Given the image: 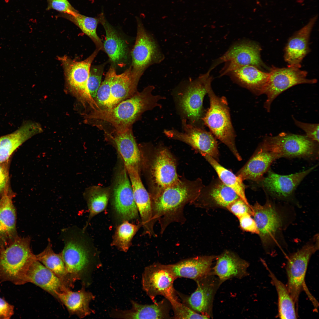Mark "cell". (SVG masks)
<instances>
[{
	"label": "cell",
	"mask_w": 319,
	"mask_h": 319,
	"mask_svg": "<svg viewBox=\"0 0 319 319\" xmlns=\"http://www.w3.org/2000/svg\"><path fill=\"white\" fill-rule=\"evenodd\" d=\"M204 186L199 178L189 182L180 180L151 197L153 219L159 223L161 234L172 223H185V206L193 203Z\"/></svg>",
	"instance_id": "6da1fadb"
},
{
	"label": "cell",
	"mask_w": 319,
	"mask_h": 319,
	"mask_svg": "<svg viewBox=\"0 0 319 319\" xmlns=\"http://www.w3.org/2000/svg\"><path fill=\"white\" fill-rule=\"evenodd\" d=\"M154 88L152 85L148 86L141 92H138L111 108L92 110L86 118L108 123L116 132L132 128L133 124L144 112L162 107L159 102L165 97L153 95Z\"/></svg>",
	"instance_id": "7a4b0ae2"
},
{
	"label": "cell",
	"mask_w": 319,
	"mask_h": 319,
	"mask_svg": "<svg viewBox=\"0 0 319 319\" xmlns=\"http://www.w3.org/2000/svg\"><path fill=\"white\" fill-rule=\"evenodd\" d=\"M29 237L18 236L8 246L0 248V281L17 285L26 283V275L35 258L30 247Z\"/></svg>",
	"instance_id": "3957f363"
},
{
	"label": "cell",
	"mask_w": 319,
	"mask_h": 319,
	"mask_svg": "<svg viewBox=\"0 0 319 319\" xmlns=\"http://www.w3.org/2000/svg\"><path fill=\"white\" fill-rule=\"evenodd\" d=\"M207 94L210 107L201 119L212 134L228 148L238 160H241L235 144L236 135L226 98L216 95L211 85L208 88Z\"/></svg>",
	"instance_id": "277c9868"
},
{
	"label": "cell",
	"mask_w": 319,
	"mask_h": 319,
	"mask_svg": "<svg viewBox=\"0 0 319 319\" xmlns=\"http://www.w3.org/2000/svg\"><path fill=\"white\" fill-rule=\"evenodd\" d=\"M99 51L96 48L89 57L81 61L66 55L58 58L63 67L69 90L84 107L87 104L93 110L99 108L89 94L87 84L91 64Z\"/></svg>",
	"instance_id": "5b68a950"
},
{
	"label": "cell",
	"mask_w": 319,
	"mask_h": 319,
	"mask_svg": "<svg viewBox=\"0 0 319 319\" xmlns=\"http://www.w3.org/2000/svg\"><path fill=\"white\" fill-rule=\"evenodd\" d=\"M317 143L306 135L282 132L275 136H266L261 144L266 149L275 154L278 158L312 159L318 156Z\"/></svg>",
	"instance_id": "8992f818"
},
{
	"label": "cell",
	"mask_w": 319,
	"mask_h": 319,
	"mask_svg": "<svg viewBox=\"0 0 319 319\" xmlns=\"http://www.w3.org/2000/svg\"><path fill=\"white\" fill-rule=\"evenodd\" d=\"M319 237L316 235L300 250L291 254L286 266L287 278V287L297 310L299 297L305 289L309 292L305 278L310 259L319 248Z\"/></svg>",
	"instance_id": "52a82bcc"
},
{
	"label": "cell",
	"mask_w": 319,
	"mask_h": 319,
	"mask_svg": "<svg viewBox=\"0 0 319 319\" xmlns=\"http://www.w3.org/2000/svg\"><path fill=\"white\" fill-rule=\"evenodd\" d=\"M137 32L131 51L132 76L137 82L149 66L162 61L165 56L153 36L146 30L141 20L137 18Z\"/></svg>",
	"instance_id": "ba28073f"
},
{
	"label": "cell",
	"mask_w": 319,
	"mask_h": 319,
	"mask_svg": "<svg viewBox=\"0 0 319 319\" xmlns=\"http://www.w3.org/2000/svg\"><path fill=\"white\" fill-rule=\"evenodd\" d=\"M64 236V248L60 254L73 283L81 280L94 267L88 250L76 232L69 230Z\"/></svg>",
	"instance_id": "9c48e42d"
},
{
	"label": "cell",
	"mask_w": 319,
	"mask_h": 319,
	"mask_svg": "<svg viewBox=\"0 0 319 319\" xmlns=\"http://www.w3.org/2000/svg\"><path fill=\"white\" fill-rule=\"evenodd\" d=\"M176 279L167 265L154 263L144 268L142 275V288L154 303L158 295L164 296L169 302L178 300L173 286Z\"/></svg>",
	"instance_id": "30bf717a"
},
{
	"label": "cell",
	"mask_w": 319,
	"mask_h": 319,
	"mask_svg": "<svg viewBox=\"0 0 319 319\" xmlns=\"http://www.w3.org/2000/svg\"><path fill=\"white\" fill-rule=\"evenodd\" d=\"M300 68L290 65L285 68H271L263 92L267 96L264 106L267 112L270 111L271 105L275 98L289 88L298 84L317 82L316 79H307V71Z\"/></svg>",
	"instance_id": "8fae6325"
},
{
	"label": "cell",
	"mask_w": 319,
	"mask_h": 319,
	"mask_svg": "<svg viewBox=\"0 0 319 319\" xmlns=\"http://www.w3.org/2000/svg\"><path fill=\"white\" fill-rule=\"evenodd\" d=\"M251 206L258 235L263 245L269 251L276 243L282 229L283 217L274 204L268 200L263 205L256 202Z\"/></svg>",
	"instance_id": "7c38bea8"
},
{
	"label": "cell",
	"mask_w": 319,
	"mask_h": 319,
	"mask_svg": "<svg viewBox=\"0 0 319 319\" xmlns=\"http://www.w3.org/2000/svg\"><path fill=\"white\" fill-rule=\"evenodd\" d=\"M261 51L260 46L253 42L244 41L237 43L217 59L209 70L211 71L218 65L225 62L220 72V76H222L245 66L259 67L263 64L261 58Z\"/></svg>",
	"instance_id": "4fadbf2b"
},
{
	"label": "cell",
	"mask_w": 319,
	"mask_h": 319,
	"mask_svg": "<svg viewBox=\"0 0 319 319\" xmlns=\"http://www.w3.org/2000/svg\"><path fill=\"white\" fill-rule=\"evenodd\" d=\"M183 131L172 129L165 130L163 133L168 137L183 142L201 154H205L218 162L219 153L217 141L212 134L188 123L186 119L182 121Z\"/></svg>",
	"instance_id": "5bb4252c"
},
{
	"label": "cell",
	"mask_w": 319,
	"mask_h": 319,
	"mask_svg": "<svg viewBox=\"0 0 319 319\" xmlns=\"http://www.w3.org/2000/svg\"><path fill=\"white\" fill-rule=\"evenodd\" d=\"M211 71L209 70L191 81L179 98V104L182 111L192 122L203 117L204 98L213 80Z\"/></svg>",
	"instance_id": "9a60e30c"
},
{
	"label": "cell",
	"mask_w": 319,
	"mask_h": 319,
	"mask_svg": "<svg viewBox=\"0 0 319 319\" xmlns=\"http://www.w3.org/2000/svg\"><path fill=\"white\" fill-rule=\"evenodd\" d=\"M197 287L191 295L177 292L183 303L195 311L212 318L213 305L216 292L221 284L213 273L195 281Z\"/></svg>",
	"instance_id": "2e32d148"
},
{
	"label": "cell",
	"mask_w": 319,
	"mask_h": 319,
	"mask_svg": "<svg viewBox=\"0 0 319 319\" xmlns=\"http://www.w3.org/2000/svg\"><path fill=\"white\" fill-rule=\"evenodd\" d=\"M112 191L114 205L118 214L126 220L137 218L138 211L131 183L124 165L116 173Z\"/></svg>",
	"instance_id": "e0dca14e"
},
{
	"label": "cell",
	"mask_w": 319,
	"mask_h": 319,
	"mask_svg": "<svg viewBox=\"0 0 319 319\" xmlns=\"http://www.w3.org/2000/svg\"><path fill=\"white\" fill-rule=\"evenodd\" d=\"M175 159L166 149L156 154L151 168V177L155 189L150 197L157 194L166 188L179 182Z\"/></svg>",
	"instance_id": "ac0fdd59"
},
{
	"label": "cell",
	"mask_w": 319,
	"mask_h": 319,
	"mask_svg": "<svg viewBox=\"0 0 319 319\" xmlns=\"http://www.w3.org/2000/svg\"><path fill=\"white\" fill-rule=\"evenodd\" d=\"M126 168L131 183L135 203L141 217L142 225L145 233L149 236L156 237L157 235L154 229L155 223L152 217L150 195L142 183L139 169L132 167Z\"/></svg>",
	"instance_id": "d6986e66"
},
{
	"label": "cell",
	"mask_w": 319,
	"mask_h": 319,
	"mask_svg": "<svg viewBox=\"0 0 319 319\" xmlns=\"http://www.w3.org/2000/svg\"><path fill=\"white\" fill-rule=\"evenodd\" d=\"M316 166L288 175L276 174L271 170L261 182L262 186L271 195L279 198L286 199L291 196L296 188L309 173Z\"/></svg>",
	"instance_id": "ffe728a7"
},
{
	"label": "cell",
	"mask_w": 319,
	"mask_h": 319,
	"mask_svg": "<svg viewBox=\"0 0 319 319\" xmlns=\"http://www.w3.org/2000/svg\"><path fill=\"white\" fill-rule=\"evenodd\" d=\"M131 309L122 310H113L110 314L111 317L119 319L172 318L170 315L171 304L166 299L156 302L150 305H142L131 300Z\"/></svg>",
	"instance_id": "44dd1931"
},
{
	"label": "cell",
	"mask_w": 319,
	"mask_h": 319,
	"mask_svg": "<svg viewBox=\"0 0 319 319\" xmlns=\"http://www.w3.org/2000/svg\"><path fill=\"white\" fill-rule=\"evenodd\" d=\"M318 18L311 17L307 23L289 39L285 49L284 58L288 65L301 67V63L309 51V41L313 28Z\"/></svg>",
	"instance_id": "7402d4cb"
},
{
	"label": "cell",
	"mask_w": 319,
	"mask_h": 319,
	"mask_svg": "<svg viewBox=\"0 0 319 319\" xmlns=\"http://www.w3.org/2000/svg\"><path fill=\"white\" fill-rule=\"evenodd\" d=\"M217 256H196L167 265L176 279L185 278L196 281L212 273L211 266Z\"/></svg>",
	"instance_id": "603a6c76"
},
{
	"label": "cell",
	"mask_w": 319,
	"mask_h": 319,
	"mask_svg": "<svg viewBox=\"0 0 319 319\" xmlns=\"http://www.w3.org/2000/svg\"><path fill=\"white\" fill-rule=\"evenodd\" d=\"M240 198L232 189L219 179L212 180L208 185L204 186L199 195L192 204L203 206L208 205L226 208L231 203Z\"/></svg>",
	"instance_id": "cb8c5ba5"
},
{
	"label": "cell",
	"mask_w": 319,
	"mask_h": 319,
	"mask_svg": "<svg viewBox=\"0 0 319 319\" xmlns=\"http://www.w3.org/2000/svg\"><path fill=\"white\" fill-rule=\"evenodd\" d=\"M216 259L212 272L221 284L231 278L241 279L249 274V263L232 251H225L217 256Z\"/></svg>",
	"instance_id": "d4e9b609"
},
{
	"label": "cell",
	"mask_w": 319,
	"mask_h": 319,
	"mask_svg": "<svg viewBox=\"0 0 319 319\" xmlns=\"http://www.w3.org/2000/svg\"><path fill=\"white\" fill-rule=\"evenodd\" d=\"M278 158L275 154L266 149L261 144L236 175L243 181L249 180L260 182L273 162Z\"/></svg>",
	"instance_id": "484cf974"
},
{
	"label": "cell",
	"mask_w": 319,
	"mask_h": 319,
	"mask_svg": "<svg viewBox=\"0 0 319 319\" xmlns=\"http://www.w3.org/2000/svg\"><path fill=\"white\" fill-rule=\"evenodd\" d=\"M25 281L26 283L30 282L39 287L56 298V293L61 292L68 288L58 277L36 258L27 272Z\"/></svg>",
	"instance_id": "4316f807"
},
{
	"label": "cell",
	"mask_w": 319,
	"mask_h": 319,
	"mask_svg": "<svg viewBox=\"0 0 319 319\" xmlns=\"http://www.w3.org/2000/svg\"><path fill=\"white\" fill-rule=\"evenodd\" d=\"M42 131L37 123H24L18 129L11 134L0 137V163L9 159L13 152L26 141L34 135Z\"/></svg>",
	"instance_id": "83f0119b"
},
{
	"label": "cell",
	"mask_w": 319,
	"mask_h": 319,
	"mask_svg": "<svg viewBox=\"0 0 319 319\" xmlns=\"http://www.w3.org/2000/svg\"><path fill=\"white\" fill-rule=\"evenodd\" d=\"M14 197L0 198V248L8 246L19 236L16 227L17 213L12 201Z\"/></svg>",
	"instance_id": "f1b7e54d"
},
{
	"label": "cell",
	"mask_w": 319,
	"mask_h": 319,
	"mask_svg": "<svg viewBox=\"0 0 319 319\" xmlns=\"http://www.w3.org/2000/svg\"><path fill=\"white\" fill-rule=\"evenodd\" d=\"M85 286L82 284L81 289L77 291H72L68 288L61 292L56 293V298L65 306L69 314L76 315L80 318L94 312L90 308L89 304L95 296L86 291Z\"/></svg>",
	"instance_id": "f546056e"
},
{
	"label": "cell",
	"mask_w": 319,
	"mask_h": 319,
	"mask_svg": "<svg viewBox=\"0 0 319 319\" xmlns=\"http://www.w3.org/2000/svg\"><path fill=\"white\" fill-rule=\"evenodd\" d=\"M110 135L125 167L139 169L141 161V154L134 136L132 128L121 132H115L113 136Z\"/></svg>",
	"instance_id": "4dcf8cb0"
},
{
	"label": "cell",
	"mask_w": 319,
	"mask_h": 319,
	"mask_svg": "<svg viewBox=\"0 0 319 319\" xmlns=\"http://www.w3.org/2000/svg\"><path fill=\"white\" fill-rule=\"evenodd\" d=\"M232 80L257 95L263 94L269 76V73L260 70L253 66L240 67L229 73Z\"/></svg>",
	"instance_id": "1f68e13d"
},
{
	"label": "cell",
	"mask_w": 319,
	"mask_h": 319,
	"mask_svg": "<svg viewBox=\"0 0 319 319\" xmlns=\"http://www.w3.org/2000/svg\"><path fill=\"white\" fill-rule=\"evenodd\" d=\"M138 82L132 76L131 66L120 74L116 73L112 80L110 99L106 109L111 108L134 96L138 92Z\"/></svg>",
	"instance_id": "d6a6232c"
},
{
	"label": "cell",
	"mask_w": 319,
	"mask_h": 319,
	"mask_svg": "<svg viewBox=\"0 0 319 319\" xmlns=\"http://www.w3.org/2000/svg\"><path fill=\"white\" fill-rule=\"evenodd\" d=\"M100 23L103 26L106 34L105 40L103 43L104 50L110 61L114 64H123L127 57V48L126 43L106 19L103 13Z\"/></svg>",
	"instance_id": "836d02e7"
},
{
	"label": "cell",
	"mask_w": 319,
	"mask_h": 319,
	"mask_svg": "<svg viewBox=\"0 0 319 319\" xmlns=\"http://www.w3.org/2000/svg\"><path fill=\"white\" fill-rule=\"evenodd\" d=\"M35 258L58 277L66 287H73L74 283L69 276L60 253L53 251L50 240L43 251L35 255Z\"/></svg>",
	"instance_id": "e575fe53"
},
{
	"label": "cell",
	"mask_w": 319,
	"mask_h": 319,
	"mask_svg": "<svg viewBox=\"0 0 319 319\" xmlns=\"http://www.w3.org/2000/svg\"><path fill=\"white\" fill-rule=\"evenodd\" d=\"M262 262L268 270L271 283L277 291L279 317L283 319H297V310L287 286L277 278L264 261L262 260Z\"/></svg>",
	"instance_id": "d590c367"
},
{
	"label": "cell",
	"mask_w": 319,
	"mask_h": 319,
	"mask_svg": "<svg viewBox=\"0 0 319 319\" xmlns=\"http://www.w3.org/2000/svg\"><path fill=\"white\" fill-rule=\"evenodd\" d=\"M201 155L214 169L221 181L234 191L247 204H250L245 195V186L241 179L209 155L205 154Z\"/></svg>",
	"instance_id": "8d00e7d4"
},
{
	"label": "cell",
	"mask_w": 319,
	"mask_h": 319,
	"mask_svg": "<svg viewBox=\"0 0 319 319\" xmlns=\"http://www.w3.org/2000/svg\"><path fill=\"white\" fill-rule=\"evenodd\" d=\"M65 14L67 19L77 26L86 35L89 37L95 44L96 48L103 50V43L97 33L98 24L100 23L102 13L98 16L92 17L79 14L74 15Z\"/></svg>",
	"instance_id": "74e56055"
},
{
	"label": "cell",
	"mask_w": 319,
	"mask_h": 319,
	"mask_svg": "<svg viewBox=\"0 0 319 319\" xmlns=\"http://www.w3.org/2000/svg\"><path fill=\"white\" fill-rule=\"evenodd\" d=\"M108 188L94 186L86 189L84 193L89 211V220L103 211L107 205L110 196Z\"/></svg>",
	"instance_id": "f35d334b"
},
{
	"label": "cell",
	"mask_w": 319,
	"mask_h": 319,
	"mask_svg": "<svg viewBox=\"0 0 319 319\" xmlns=\"http://www.w3.org/2000/svg\"><path fill=\"white\" fill-rule=\"evenodd\" d=\"M140 225L123 222L117 228L113 237V244L121 250L127 252L131 240L138 231Z\"/></svg>",
	"instance_id": "ab89813d"
},
{
	"label": "cell",
	"mask_w": 319,
	"mask_h": 319,
	"mask_svg": "<svg viewBox=\"0 0 319 319\" xmlns=\"http://www.w3.org/2000/svg\"><path fill=\"white\" fill-rule=\"evenodd\" d=\"M116 73L115 68L110 67L107 72L104 81L101 84L94 99L99 109H106L109 100L112 80Z\"/></svg>",
	"instance_id": "60d3db41"
},
{
	"label": "cell",
	"mask_w": 319,
	"mask_h": 319,
	"mask_svg": "<svg viewBox=\"0 0 319 319\" xmlns=\"http://www.w3.org/2000/svg\"><path fill=\"white\" fill-rule=\"evenodd\" d=\"M174 313L172 318L209 319L207 316L198 313L178 300L170 302Z\"/></svg>",
	"instance_id": "b9f144b4"
},
{
	"label": "cell",
	"mask_w": 319,
	"mask_h": 319,
	"mask_svg": "<svg viewBox=\"0 0 319 319\" xmlns=\"http://www.w3.org/2000/svg\"><path fill=\"white\" fill-rule=\"evenodd\" d=\"M10 160L0 163V197L9 195L14 197L15 194L10 188L9 170Z\"/></svg>",
	"instance_id": "7bdbcfd3"
},
{
	"label": "cell",
	"mask_w": 319,
	"mask_h": 319,
	"mask_svg": "<svg viewBox=\"0 0 319 319\" xmlns=\"http://www.w3.org/2000/svg\"><path fill=\"white\" fill-rule=\"evenodd\" d=\"M103 67L101 65L90 68L87 86L89 94L94 99L101 84Z\"/></svg>",
	"instance_id": "ee69618b"
},
{
	"label": "cell",
	"mask_w": 319,
	"mask_h": 319,
	"mask_svg": "<svg viewBox=\"0 0 319 319\" xmlns=\"http://www.w3.org/2000/svg\"><path fill=\"white\" fill-rule=\"evenodd\" d=\"M226 208L237 218L247 213L252 216L253 215L251 206L247 204L241 198L232 202Z\"/></svg>",
	"instance_id": "f6af8a7d"
},
{
	"label": "cell",
	"mask_w": 319,
	"mask_h": 319,
	"mask_svg": "<svg viewBox=\"0 0 319 319\" xmlns=\"http://www.w3.org/2000/svg\"><path fill=\"white\" fill-rule=\"evenodd\" d=\"M48 9H53L64 14L74 15L78 12L67 0H47Z\"/></svg>",
	"instance_id": "bcb514c9"
},
{
	"label": "cell",
	"mask_w": 319,
	"mask_h": 319,
	"mask_svg": "<svg viewBox=\"0 0 319 319\" xmlns=\"http://www.w3.org/2000/svg\"><path fill=\"white\" fill-rule=\"evenodd\" d=\"M293 119L295 125L304 130L306 134V136L311 140L319 142V124L306 123L299 121L294 118Z\"/></svg>",
	"instance_id": "7dc6e473"
},
{
	"label": "cell",
	"mask_w": 319,
	"mask_h": 319,
	"mask_svg": "<svg viewBox=\"0 0 319 319\" xmlns=\"http://www.w3.org/2000/svg\"><path fill=\"white\" fill-rule=\"evenodd\" d=\"M251 216L247 213L238 218L240 226L244 231L258 234L259 231L256 223Z\"/></svg>",
	"instance_id": "c3c4849f"
},
{
	"label": "cell",
	"mask_w": 319,
	"mask_h": 319,
	"mask_svg": "<svg viewBox=\"0 0 319 319\" xmlns=\"http://www.w3.org/2000/svg\"><path fill=\"white\" fill-rule=\"evenodd\" d=\"M14 306L0 297V319H10L14 314Z\"/></svg>",
	"instance_id": "681fc988"
}]
</instances>
